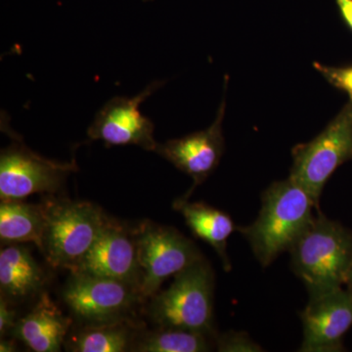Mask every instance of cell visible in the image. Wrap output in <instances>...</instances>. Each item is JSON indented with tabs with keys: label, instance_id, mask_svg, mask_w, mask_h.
<instances>
[{
	"label": "cell",
	"instance_id": "ac0fdd59",
	"mask_svg": "<svg viewBox=\"0 0 352 352\" xmlns=\"http://www.w3.org/2000/svg\"><path fill=\"white\" fill-rule=\"evenodd\" d=\"M129 332L120 325L88 329L78 336L73 351L78 352H122L129 346Z\"/></svg>",
	"mask_w": 352,
	"mask_h": 352
},
{
	"label": "cell",
	"instance_id": "e0dca14e",
	"mask_svg": "<svg viewBox=\"0 0 352 352\" xmlns=\"http://www.w3.org/2000/svg\"><path fill=\"white\" fill-rule=\"evenodd\" d=\"M139 344L136 351L143 352H204L210 351L208 336L204 333L163 328Z\"/></svg>",
	"mask_w": 352,
	"mask_h": 352
},
{
	"label": "cell",
	"instance_id": "3957f363",
	"mask_svg": "<svg viewBox=\"0 0 352 352\" xmlns=\"http://www.w3.org/2000/svg\"><path fill=\"white\" fill-rule=\"evenodd\" d=\"M214 277L204 258L175 275L170 288L155 296L151 311L162 328L214 335Z\"/></svg>",
	"mask_w": 352,
	"mask_h": 352
},
{
	"label": "cell",
	"instance_id": "7c38bea8",
	"mask_svg": "<svg viewBox=\"0 0 352 352\" xmlns=\"http://www.w3.org/2000/svg\"><path fill=\"white\" fill-rule=\"evenodd\" d=\"M76 272L133 284L141 273L135 239H131L120 227L107 222Z\"/></svg>",
	"mask_w": 352,
	"mask_h": 352
},
{
	"label": "cell",
	"instance_id": "d6986e66",
	"mask_svg": "<svg viewBox=\"0 0 352 352\" xmlns=\"http://www.w3.org/2000/svg\"><path fill=\"white\" fill-rule=\"evenodd\" d=\"M314 67L332 87L349 95L352 101V64L331 67L314 62Z\"/></svg>",
	"mask_w": 352,
	"mask_h": 352
},
{
	"label": "cell",
	"instance_id": "ba28073f",
	"mask_svg": "<svg viewBox=\"0 0 352 352\" xmlns=\"http://www.w3.org/2000/svg\"><path fill=\"white\" fill-rule=\"evenodd\" d=\"M164 85L155 80L135 96L113 97L99 110L88 129V138L102 140L108 146L136 145L156 151L155 126L140 112V106Z\"/></svg>",
	"mask_w": 352,
	"mask_h": 352
},
{
	"label": "cell",
	"instance_id": "6da1fadb",
	"mask_svg": "<svg viewBox=\"0 0 352 352\" xmlns=\"http://www.w3.org/2000/svg\"><path fill=\"white\" fill-rule=\"evenodd\" d=\"M319 210L307 190L292 178L275 182L261 195L258 219L239 227L263 267H267L284 252L289 251L315 219Z\"/></svg>",
	"mask_w": 352,
	"mask_h": 352
},
{
	"label": "cell",
	"instance_id": "9c48e42d",
	"mask_svg": "<svg viewBox=\"0 0 352 352\" xmlns=\"http://www.w3.org/2000/svg\"><path fill=\"white\" fill-rule=\"evenodd\" d=\"M226 108L224 97L214 124L207 129L194 132L182 138L171 139L163 144L157 143L155 152L193 179V186L182 200L188 201L196 187L205 182L219 166L226 148L222 132Z\"/></svg>",
	"mask_w": 352,
	"mask_h": 352
},
{
	"label": "cell",
	"instance_id": "8fae6325",
	"mask_svg": "<svg viewBox=\"0 0 352 352\" xmlns=\"http://www.w3.org/2000/svg\"><path fill=\"white\" fill-rule=\"evenodd\" d=\"M303 340L300 351H344V338L352 327V295L340 288L309 300L300 312Z\"/></svg>",
	"mask_w": 352,
	"mask_h": 352
},
{
	"label": "cell",
	"instance_id": "603a6c76",
	"mask_svg": "<svg viewBox=\"0 0 352 352\" xmlns=\"http://www.w3.org/2000/svg\"><path fill=\"white\" fill-rule=\"evenodd\" d=\"M0 351H15V344H14V342H11V340H1V342H0Z\"/></svg>",
	"mask_w": 352,
	"mask_h": 352
},
{
	"label": "cell",
	"instance_id": "cb8c5ba5",
	"mask_svg": "<svg viewBox=\"0 0 352 352\" xmlns=\"http://www.w3.org/2000/svg\"><path fill=\"white\" fill-rule=\"evenodd\" d=\"M346 289L349 292V293L352 295V266L351 268V271H349V277H347L346 280Z\"/></svg>",
	"mask_w": 352,
	"mask_h": 352
},
{
	"label": "cell",
	"instance_id": "7a4b0ae2",
	"mask_svg": "<svg viewBox=\"0 0 352 352\" xmlns=\"http://www.w3.org/2000/svg\"><path fill=\"white\" fill-rule=\"evenodd\" d=\"M289 252L292 270L314 300L346 285L352 266V231L319 210Z\"/></svg>",
	"mask_w": 352,
	"mask_h": 352
},
{
	"label": "cell",
	"instance_id": "7402d4cb",
	"mask_svg": "<svg viewBox=\"0 0 352 352\" xmlns=\"http://www.w3.org/2000/svg\"><path fill=\"white\" fill-rule=\"evenodd\" d=\"M344 24L352 32V0H336Z\"/></svg>",
	"mask_w": 352,
	"mask_h": 352
},
{
	"label": "cell",
	"instance_id": "9a60e30c",
	"mask_svg": "<svg viewBox=\"0 0 352 352\" xmlns=\"http://www.w3.org/2000/svg\"><path fill=\"white\" fill-rule=\"evenodd\" d=\"M43 275L32 254L18 245L0 252V286L6 296L24 298L36 293L43 286Z\"/></svg>",
	"mask_w": 352,
	"mask_h": 352
},
{
	"label": "cell",
	"instance_id": "ffe728a7",
	"mask_svg": "<svg viewBox=\"0 0 352 352\" xmlns=\"http://www.w3.org/2000/svg\"><path fill=\"white\" fill-rule=\"evenodd\" d=\"M217 351L224 352L263 351L261 346L244 332H230L220 336L217 340Z\"/></svg>",
	"mask_w": 352,
	"mask_h": 352
},
{
	"label": "cell",
	"instance_id": "5b68a950",
	"mask_svg": "<svg viewBox=\"0 0 352 352\" xmlns=\"http://www.w3.org/2000/svg\"><path fill=\"white\" fill-rule=\"evenodd\" d=\"M43 210L41 250L52 265L76 272L107 224L105 217L89 203H62Z\"/></svg>",
	"mask_w": 352,
	"mask_h": 352
},
{
	"label": "cell",
	"instance_id": "4fadbf2b",
	"mask_svg": "<svg viewBox=\"0 0 352 352\" xmlns=\"http://www.w3.org/2000/svg\"><path fill=\"white\" fill-rule=\"evenodd\" d=\"M69 324L48 296L43 295L36 307L16 323L14 333L32 351L57 352L61 349Z\"/></svg>",
	"mask_w": 352,
	"mask_h": 352
},
{
	"label": "cell",
	"instance_id": "5bb4252c",
	"mask_svg": "<svg viewBox=\"0 0 352 352\" xmlns=\"http://www.w3.org/2000/svg\"><path fill=\"white\" fill-rule=\"evenodd\" d=\"M175 208L182 212L187 226L198 239L212 245L221 258L226 271L231 270L227 256V241L235 231H239L232 217L226 212L204 203L175 201Z\"/></svg>",
	"mask_w": 352,
	"mask_h": 352
},
{
	"label": "cell",
	"instance_id": "277c9868",
	"mask_svg": "<svg viewBox=\"0 0 352 352\" xmlns=\"http://www.w3.org/2000/svg\"><path fill=\"white\" fill-rule=\"evenodd\" d=\"M293 166L289 178L307 190L315 203L335 171L352 161V101L311 141L292 149Z\"/></svg>",
	"mask_w": 352,
	"mask_h": 352
},
{
	"label": "cell",
	"instance_id": "2e32d148",
	"mask_svg": "<svg viewBox=\"0 0 352 352\" xmlns=\"http://www.w3.org/2000/svg\"><path fill=\"white\" fill-rule=\"evenodd\" d=\"M45 219L43 208L2 201L0 206V238L2 242H32L43 249Z\"/></svg>",
	"mask_w": 352,
	"mask_h": 352
},
{
	"label": "cell",
	"instance_id": "30bf717a",
	"mask_svg": "<svg viewBox=\"0 0 352 352\" xmlns=\"http://www.w3.org/2000/svg\"><path fill=\"white\" fill-rule=\"evenodd\" d=\"M64 300L83 320L110 322L126 314L136 296L131 284L75 272L65 289Z\"/></svg>",
	"mask_w": 352,
	"mask_h": 352
},
{
	"label": "cell",
	"instance_id": "44dd1931",
	"mask_svg": "<svg viewBox=\"0 0 352 352\" xmlns=\"http://www.w3.org/2000/svg\"><path fill=\"white\" fill-rule=\"evenodd\" d=\"M15 311L9 307L3 298L0 302V333L6 335L9 330L15 327Z\"/></svg>",
	"mask_w": 352,
	"mask_h": 352
},
{
	"label": "cell",
	"instance_id": "8992f818",
	"mask_svg": "<svg viewBox=\"0 0 352 352\" xmlns=\"http://www.w3.org/2000/svg\"><path fill=\"white\" fill-rule=\"evenodd\" d=\"M141 279L139 294L155 295L168 278L203 258L191 240L170 227L145 223L135 238Z\"/></svg>",
	"mask_w": 352,
	"mask_h": 352
},
{
	"label": "cell",
	"instance_id": "52a82bcc",
	"mask_svg": "<svg viewBox=\"0 0 352 352\" xmlns=\"http://www.w3.org/2000/svg\"><path fill=\"white\" fill-rule=\"evenodd\" d=\"M75 170V161H51L18 140L2 150L0 156V197L2 201H18L36 193L55 192Z\"/></svg>",
	"mask_w": 352,
	"mask_h": 352
}]
</instances>
